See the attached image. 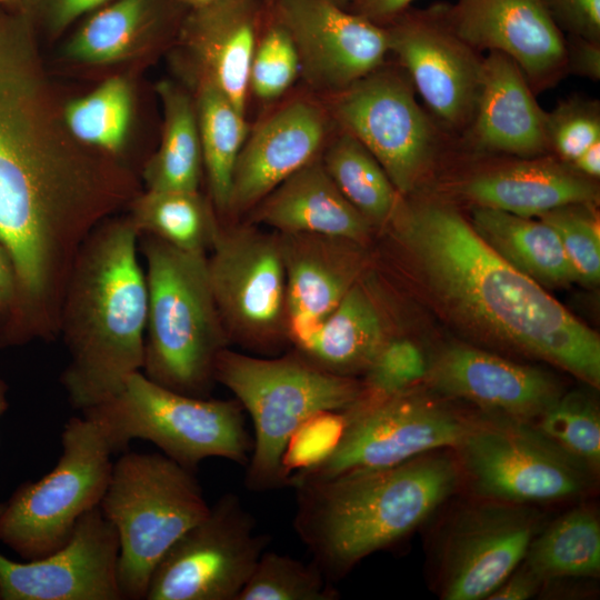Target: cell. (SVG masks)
<instances>
[{
	"label": "cell",
	"instance_id": "6da1fadb",
	"mask_svg": "<svg viewBox=\"0 0 600 600\" xmlns=\"http://www.w3.org/2000/svg\"><path fill=\"white\" fill-rule=\"evenodd\" d=\"M39 48L20 14L0 17V244L16 278L4 349L59 337L81 246L143 190L124 159L70 132Z\"/></svg>",
	"mask_w": 600,
	"mask_h": 600
},
{
	"label": "cell",
	"instance_id": "7a4b0ae2",
	"mask_svg": "<svg viewBox=\"0 0 600 600\" xmlns=\"http://www.w3.org/2000/svg\"><path fill=\"white\" fill-rule=\"evenodd\" d=\"M391 220L430 287L463 321L599 386L597 333L501 258L453 206L399 202Z\"/></svg>",
	"mask_w": 600,
	"mask_h": 600
},
{
	"label": "cell",
	"instance_id": "3957f363",
	"mask_svg": "<svg viewBox=\"0 0 600 600\" xmlns=\"http://www.w3.org/2000/svg\"><path fill=\"white\" fill-rule=\"evenodd\" d=\"M139 233L128 214L101 222L74 261L59 337L69 353L60 382L76 410L114 398L143 366L148 311Z\"/></svg>",
	"mask_w": 600,
	"mask_h": 600
},
{
	"label": "cell",
	"instance_id": "277c9868",
	"mask_svg": "<svg viewBox=\"0 0 600 600\" xmlns=\"http://www.w3.org/2000/svg\"><path fill=\"white\" fill-rule=\"evenodd\" d=\"M457 459L436 450L404 462L292 486L293 529L331 580L421 524L459 484Z\"/></svg>",
	"mask_w": 600,
	"mask_h": 600
},
{
	"label": "cell",
	"instance_id": "5b68a950",
	"mask_svg": "<svg viewBox=\"0 0 600 600\" xmlns=\"http://www.w3.org/2000/svg\"><path fill=\"white\" fill-rule=\"evenodd\" d=\"M148 311L141 372L172 391L209 398L218 354L230 342L208 276L207 253L139 236Z\"/></svg>",
	"mask_w": 600,
	"mask_h": 600
},
{
	"label": "cell",
	"instance_id": "8992f818",
	"mask_svg": "<svg viewBox=\"0 0 600 600\" xmlns=\"http://www.w3.org/2000/svg\"><path fill=\"white\" fill-rule=\"evenodd\" d=\"M216 382L228 388L254 429L244 484L252 491L286 486V454L299 430L324 412H343L360 398L361 381L312 364L299 353L262 358L223 349Z\"/></svg>",
	"mask_w": 600,
	"mask_h": 600
},
{
	"label": "cell",
	"instance_id": "52a82bcc",
	"mask_svg": "<svg viewBox=\"0 0 600 600\" xmlns=\"http://www.w3.org/2000/svg\"><path fill=\"white\" fill-rule=\"evenodd\" d=\"M119 538L122 599L146 598L168 549L210 511L193 471L163 453L126 452L113 462L100 502Z\"/></svg>",
	"mask_w": 600,
	"mask_h": 600
},
{
	"label": "cell",
	"instance_id": "ba28073f",
	"mask_svg": "<svg viewBox=\"0 0 600 600\" xmlns=\"http://www.w3.org/2000/svg\"><path fill=\"white\" fill-rule=\"evenodd\" d=\"M237 399L198 398L167 389L141 371L120 393L82 411L103 428L114 452L132 440H146L180 466L194 472L208 458L247 466L253 440Z\"/></svg>",
	"mask_w": 600,
	"mask_h": 600
},
{
	"label": "cell",
	"instance_id": "9c48e42d",
	"mask_svg": "<svg viewBox=\"0 0 600 600\" xmlns=\"http://www.w3.org/2000/svg\"><path fill=\"white\" fill-rule=\"evenodd\" d=\"M61 446L54 468L22 483L0 513V541L23 560L62 547L78 520L100 506L111 477L114 450L93 417L69 419Z\"/></svg>",
	"mask_w": 600,
	"mask_h": 600
},
{
	"label": "cell",
	"instance_id": "30bf717a",
	"mask_svg": "<svg viewBox=\"0 0 600 600\" xmlns=\"http://www.w3.org/2000/svg\"><path fill=\"white\" fill-rule=\"evenodd\" d=\"M340 413L344 423L333 448L314 463L290 473L286 486L389 467L431 451L454 449L474 420L417 387Z\"/></svg>",
	"mask_w": 600,
	"mask_h": 600
},
{
	"label": "cell",
	"instance_id": "8fae6325",
	"mask_svg": "<svg viewBox=\"0 0 600 600\" xmlns=\"http://www.w3.org/2000/svg\"><path fill=\"white\" fill-rule=\"evenodd\" d=\"M460 470L486 500L518 504L582 493L591 469L533 424L491 414L474 418L454 448Z\"/></svg>",
	"mask_w": 600,
	"mask_h": 600
},
{
	"label": "cell",
	"instance_id": "7c38bea8",
	"mask_svg": "<svg viewBox=\"0 0 600 600\" xmlns=\"http://www.w3.org/2000/svg\"><path fill=\"white\" fill-rule=\"evenodd\" d=\"M209 251V281L229 341L254 351L274 350L288 338L279 233L219 223Z\"/></svg>",
	"mask_w": 600,
	"mask_h": 600
},
{
	"label": "cell",
	"instance_id": "4fadbf2b",
	"mask_svg": "<svg viewBox=\"0 0 600 600\" xmlns=\"http://www.w3.org/2000/svg\"><path fill=\"white\" fill-rule=\"evenodd\" d=\"M407 74L383 64L344 90L326 108L379 161L400 196L413 191L439 150L434 123L416 99Z\"/></svg>",
	"mask_w": 600,
	"mask_h": 600
},
{
	"label": "cell",
	"instance_id": "5bb4252c",
	"mask_svg": "<svg viewBox=\"0 0 600 600\" xmlns=\"http://www.w3.org/2000/svg\"><path fill=\"white\" fill-rule=\"evenodd\" d=\"M239 496L226 493L153 569L146 600H237L269 543Z\"/></svg>",
	"mask_w": 600,
	"mask_h": 600
},
{
	"label": "cell",
	"instance_id": "9a60e30c",
	"mask_svg": "<svg viewBox=\"0 0 600 600\" xmlns=\"http://www.w3.org/2000/svg\"><path fill=\"white\" fill-rule=\"evenodd\" d=\"M389 52L437 119L450 130H466L480 91L482 59L448 26L443 3L408 7L384 24Z\"/></svg>",
	"mask_w": 600,
	"mask_h": 600
},
{
	"label": "cell",
	"instance_id": "2e32d148",
	"mask_svg": "<svg viewBox=\"0 0 600 600\" xmlns=\"http://www.w3.org/2000/svg\"><path fill=\"white\" fill-rule=\"evenodd\" d=\"M289 32L308 86L334 94L380 68L389 52L384 26L330 0H268Z\"/></svg>",
	"mask_w": 600,
	"mask_h": 600
},
{
	"label": "cell",
	"instance_id": "e0dca14e",
	"mask_svg": "<svg viewBox=\"0 0 600 600\" xmlns=\"http://www.w3.org/2000/svg\"><path fill=\"white\" fill-rule=\"evenodd\" d=\"M540 520L528 504L494 500L462 510L443 546L442 598L488 599L523 561Z\"/></svg>",
	"mask_w": 600,
	"mask_h": 600
},
{
	"label": "cell",
	"instance_id": "ac0fdd59",
	"mask_svg": "<svg viewBox=\"0 0 600 600\" xmlns=\"http://www.w3.org/2000/svg\"><path fill=\"white\" fill-rule=\"evenodd\" d=\"M119 551L114 527L96 507L46 557L18 562L0 553L1 600H122Z\"/></svg>",
	"mask_w": 600,
	"mask_h": 600
},
{
	"label": "cell",
	"instance_id": "d6986e66",
	"mask_svg": "<svg viewBox=\"0 0 600 600\" xmlns=\"http://www.w3.org/2000/svg\"><path fill=\"white\" fill-rule=\"evenodd\" d=\"M450 29L476 51H499L521 69L532 91L566 73V38L542 0H457L443 3Z\"/></svg>",
	"mask_w": 600,
	"mask_h": 600
},
{
	"label": "cell",
	"instance_id": "ffe728a7",
	"mask_svg": "<svg viewBox=\"0 0 600 600\" xmlns=\"http://www.w3.org/2000/svg\"><path fill=\"white\" fill-rule=\"evenodd\" d=\"M188 9L176 0H112L81 19L62 42L59 60L129 76L174 46Z\"/></svg>",
	"mask_w": 600,
	"mask_h": 600
},
{
	"label": "cell",
	"instance_id": "44dd1931",
	"mask_svg": "<svg viewBox=\"0 0 600 600\" xmlns=\"http://www.w3.org/2000/svg\"><path fill=\"white\" fill-rule=\"evenodd\" d=\"M266 0H212L187 10L172 47L181 76L210 80L246 114Z\"/></svg>",
	"mask_w": 600,
	"mask_h": 600
},
{
	"label": "cell",
	"instance_id": "7402d4cb",
	"mask_svg": "<svg viewBox=\"0 0 600 600\" xmlns=\"http://www.w3.org/2000/svg\"><path fill=\"white\" fill-rule=\"evenodd\" d=\"M331 117L326 106L297 97L247 136L238 156L228 214L250 211L284 179L320 154Z\"/></svg>",
	"mask_w": 600,
	"mask_h": 600
},
{
	"label": "cell",
	"instance_id": "603a6c76",
	"mask_svg": "<svg viewBox=\"0 0 600 600\" xmlns=\"http://www.w3.org/2000/svg\"><path fill=\"white\" fill-rule=\"evenodd\" d=\"M427 379L446 397L529 423L561 396L548 373L462 344L444 348L429 364Z\"/></svg>",
	"mask_w": 600,
	"mask_h": 600
},
{
	"label": "cell",
	"instance_id": "cb8c5ba5",
	"mask_svg": "<svg viewBox=\"0 0 600 600\" xmlns=\"http://www.w3.org/2000/svg\"><path fill=\"white\" fill-rule=\"evenodd\" d=\"M279 237L287 282V334L298 346L359 280L363 243L316 233Z\"/></svg>",
	"mask_w": 600,
	"mask_h": 600
},
{
	"label": "cell",
	"instance_id": "d4e9b609",
	"mask_svg": "<svg viewBox=\"0 0 600 600\" xmlns=\"http://www.w3.org/2000/svg\"><path fill=\"white\" fill-rule=\"evenodd\" d=\"M546 114L518 64L507 54L489 51L482 59L480 91L466 140L480 151L521 158L548 150Z\"/></svg>",
	"mask_w": 600,
	"mask_h": 600
},
{
	"label": "cell",
	"instance_id": "484cf974",
	"mask_svg": "<svg viewBox=\"0 0 600 600\" xmlns=\"http://www.w3.org/2000/svg\"><path fill=\"white\" fill-rule=\"evenodd\" d=\"M458 192L473 206L527 218L567 204H594L599 196L590 178L543 156L520 157L477 171L459 182Z\"/></svg>",
	"mask_w": 600,
	"mask_h": 600
},
{
	"label": "cell",
	"instance_id": "4316f807",
	"mask_svg": "<svg viewBox=\"0 0 600 600\" xmlns=\"http://www.w3.org/2000/svg\"><path fill=\"white\" fill-rule=\"evenodd\" d=\"M251 223L279 233H316L364 243L370 223L344 198L320 154L293 172L251 210Z\"/></svg>",
	"mask_w": 600,
	"mask_h": 600
},
{
	"label": "cell",
	"instance_id": "83f0119b",
	"mask_svg": "<svg viewBox=\"0 0 600 600\" xmlns=\"http://www.w3.org/2000/svg\"><path fill=\"white\" fill-rule=\"evenodd\" d=\"M390 339L379 304L358 280L297 353L318 368L343 377L363 374Z\"/></svg>",
	"mask_w": 600,
	"mask_h": 600
},
{
	"label": "cell",
	"instance_id": "f1b7e54d",
	"mask_svg": "<svg viewBox=\"0 0 600 600\" xmlns=\"http://www.w3.org/2000/svg\"><path fill=\"white\" fill-rule=\"evenodd\" d=\"M471 219V226L487 244L538 283L577 280L558 234L542 220L478 206L472 207Z\"/></svg>",
	"mask_w": 600,
	"mask_h": 600
},
{
	"label": "cell",
	"instance_id": "f546056e",
	"mask_svg": "<svg viewBox=\"0 0 600 600\" xmlns=\"http://www.w3.org/2000/svg\"><path fill=\"white\" fill-rule=\"evenodd\" d=\"M162 108L161 139L141 171L147 190L199 191L203 168L193 97L172 80L157 83Z\"/></svg>",
	"mask_w": 600,
	"mask_h": 600
},
{
	"label": "cell",
	"instance_id": "4dcf8cb0",
	"mask_svg": "<svg viewBox=\"0 0 600 600\" xmlns=\"http://www.w3.org/2000/svg\"><path fill=\"white\" fill-rule=\"evenodd\" d=\"M182 77L194 101L210 201L216 212L226 214L234 166L249 133L246 114L210 80Z\"/></svg>",
	"mask_w": 600,
	"mask_h": 600
},
{
	"label": "cell",
	"instance_id": "1f68e13d",
	"mask_svg": "<svg viewBox=\"0 0 600 600\" xmlns=\"http://www.w3.org/2000/svg\"><path fill=\"white\" fill-rule=\"evenodd\" d=\"M128 211L139 236H153L188 252L207 253L219 227L211 201L199 191L144 189Z\"/></svg>",
	"mask_w": 600,
	"mask_h": 600
},
{
	"label": "cell",
	"instance_id": "d6a6232c",
	"mask_svg": "<svg viewBox=\"0 0 600 600\" xmlns=\"http://www.w3.org/2000/svg\"><path fill=\"white\" fill-rule=\"evenodd\" d=\"M543 582L597 578L600 573V523L587 507L568 511L534 536L523 559Z\"/></svg>",
	"mask_w": 600,
	"mask_h": 600
},
{
	"label": "cell",
	"instance_id": "836d02e7",
	"mask_svg": "<svg viewBox=\"0 0 600 600\" xmlns=\"http://www.w3.org/2000/svg\"><path fill=\"white\" fill-rule=\"evenodd\" d=\"M338 129L320 154L326 171L370 224L391 220L399 192L373 154L354 136Z\"/></svg>",
	"mask_w": 600,
	"mask_h": 600
},
{
	"label": "cell",
	"instance_id": "e575fe53",
	"mask_svg": "<svg viewBox=\"0 0 600 600\" xmlns=\"http://www.w3.org/2000/svg\"><path fill=\"white\" fill-rule=\"evenodd\" d=\"M133 113L134 90L127 74L108 76L87 94L62 102L63 120L79 141L122 159Z\"/></svg>",
	"mask_w": 600,
	"mask_h": 600
},
{
	"label": "cell",
	"instance_id": "d590c367",
	"mask_svg": "<svg viewBox=\"0 0 600 600\" xmlns=\"http://www.w3.org/2000/svg\"><path fill=\"white\" fill-rule=\"evenodd\" d=\"M337 590L312 561L263 551L237 600H334Z\"/></svg>",
	"mask_w": 600,
	"mask_h": 600
},
{
	"label": "cell",
	"instance_id": "8d00e7d4",
	"mask_svg": "<svg viewBox=\"0 0 600 600\" xmlns=\"http://www.w3.org/2000/svg\"><path fill=\"white\" fill-rule=\"evenodd\" d=\"M547 438L596 472L600 464V414L582 392L562 394L537 419Z\"/></svg>",
	"mask_w": 600,
	"mask_h": 600
},
{
	"label": "cell",
	"instance_id": "74e56055",
	"mask_svg": "<svg viewBox=\"0 0 600 600\" xmlns=\"http://www.w3.org/2000/svg\"><path fill=\"white\" fill-rule=\"evenodd\" d=\"M300 73L296 46L266 0L258 42L249 70V92L261 100L282 96Z\"/></svg>",
	"mask_w": 600,
	"mask_h": 600
},
{
	"label": "cell",
	"instance_id": "f35d334b",
	"mask_svg": "<svg viewBox=\"0 0 600 600\" xmlns=\"http://www.w3.org/2000/svg\"><path fill=\"white\" fill-rule=\"evenodd\" d=\"M429 364L420 348L406 338H390L361 381V394L351 407H363L407 391L427 378Z\"/></svg>",
	"mask_w": 600,
	"mask_h": 600
},
{
	"label": "cell",
	"instance_id": "ab89813d",
	"mask_svg": "<svg viewBox=\"0 0 600 600\" xmlns=\"http://www.w3.org/2000/svg\"><path fill=\"white\" fill-rule=\"evenodd\" d=\"M592 203H573L539 218L558 234L577 280L597 283L600 277L599 222Z\"/></svg>",
	"mask_w": 600,
	"mask_h": 600
},
{
	"label": "cell",
	"instance_id": "60d3db41",
	"mask_svg": "<svg viewBox=\"0 0 600 600\" xmlns=\"http://www.w3.org/2000/svg\"><path fill=\"white\" fill-rule=\"evenodd\" d=\"M548 150L570 164L584 150L600 141L598 101L573 97L546 114Z\"/></svg>",
	"mask_w": 600,
	"mask_h": 600
},
{
	"label": "cell",
	"instance_id": "b9f144b4",
	"mask_svg": "<svg viewBox=\"0 0 600 600\" xmlns=\"http://www.w3.org/2000/svg\"><path fill=\"white\" fill-rule=\"evenodd\" d=\"M112 0H20L18 11L37 39L59 40L79 20Z\"/></svg>",
	"mask_w": 600,
	"mask_h": 600
},
{
	"label": "cell",
	"instance_id": "7bdbcfd3",
	"mask_svg": "<svg viewBox=\"0 0 600 600\" xmlns=\"http://www.w3.org/2000/svg\"><path fill=\"white\" fill-rule=\"evenodd\" d=\"M550 17L569 36L600 41V0H542Z\"/></svg>",
	"mask_w": 600,
	"mask_h": 600
},
{
	"label": "cell",
	"instance_id": "ee69618b",
	"mask_svg": "<svg viewBox=\"0 0 600 600\" xmlns=\"http://www.w3.org/2000/svg\"><path fill=\"white\" fill-rule=\"evenodd\" d=\"M566 72L598 81L600 79V41L569 36L566 39Z\"/></svg>",
	"mask_w": 600,
	"mask_h": 600
},
{
	"label": "cell",
	"instance_id": "f6af8a7d",
	"mask_svg": "<svg viewBox=\"0 0 600 600\" xmlns=\"http://www.w3.org/2000/svg\"><path fill=\"white\" fill-rule=\"evenodd\" d=\"M543 581L522 561L489 596L490 600H526L533 597Z\"/></svg>",
	"mask_w": 600,
	"mask_h": 600
},
{
	"label": "cell",
	"instance_id": "bcb514c9",
	"mask_svg": "<svg viewBox=\"0 0 600 600\" xmlns=\"http://www.w3.org/2000/svg\"><path fill=\"white\" fill-rule=\"evenodd\" d=\"M413 0H354L350 11L368 20L384 26L410 7Z\"/></svg>",
	"mask_w": 600,
	"mask_h": 600
},
{
	"label": "cell",
	"instance_id": "7dc6e473",
	"mask_svg": "<svg viewBox=\"0 0 600 600\" xmlns=\"http://www.w3.org/2000/svg\"><path fill=\"white\" fill-rule=\"evenodd\" d=\"M16 299V278L10 259L0 244V331L7 324Z\"/></svg>",
	"mask_w": 600,
	"mask_h": 600
},
{
	"label": "cell",
	"instance_id": "c3c4849f",
	"mask_svg": "<svg viewBox=\"0 0 600 600\" xmlns=\"http://www.w3.org/2000/svg\"><path fill=\"white\" fill-rule=\"evenodd\" d=\"M578 173L587 178H596L600 174V141L584 150L569 164Z\"/></svg>",
	"mask_w": 600,
	"mask_h": 600
},
{
	"label": "cell",
	"instance_id": "681fc988",
	"mask_svg": "<svg viewBox=\"0 0 600 600\" xmlns=\"http://www.w3.org/2000/svg\"><path fill=\"white\" fill-rule=\"evenodd\" d=\"M8 386L4 380L0 378V417L8 409ZM4 503H0V513L3 509Z\"/></svg>",
	"mask_w": 600,
	"mask_h": 600
},
{
	"label": "cell",
	"instance_id": "f907efd6",
	"mask_svg": "<svg viewBox=\"0 0 600 600\" xmlns=\"http://www.w3.org/2000/svg\"><path fill=\"white\" fill-rule=\"evenodd\" d=\"M20 0H0V8L7 11H18Z\"/></svg>",
	"mask_w": 600,
	"mask_h": 600
},
{
	"label": "cell",
	"instance_id": "816d5d0a",
	"mask_svg": "<svg viewBox=\"0 0 600 600\" xmlns=\"http://www.w3.org/2000/svg\"><path fill=\"white\" fill-rule=\"evenodd\" d=\"M176 1L183 4L187 8H191V7H196V6L212 1V0H176Z\"/></svg>",
	"mask_w": 600,
	"mask_h": 600
},
{
	"label": "cell",
	"instance_id": "f5cc1de1",
	"mask_svg": "<svg viewBox=\"0 0 600 600\" xmlns=\"http://www.w3.org/2000/svg\"><path fill=\"white\" fill-rule=\"evenodd\" d=\"M330 1H332L333 3H336L337 6L341 8L349 9L354 0H330Z\"/></svg>",
	"mask_w": 600,
	"mask_h": 600
},
{
	"label": "cell",
	"instance_id": "db71d44e",
	"mask_svg": "<svg viewBox=\"0 0 600 600\" xmlns=\"http://www.w3.org/2000/svg\"><path fill=\"white\" fill-rule=\"evenodd\" d=\"M0 600H1V597H0Z\"/></svg>",
	"mask_w": 600,
	"mask_h": 600
}]
</instances>
